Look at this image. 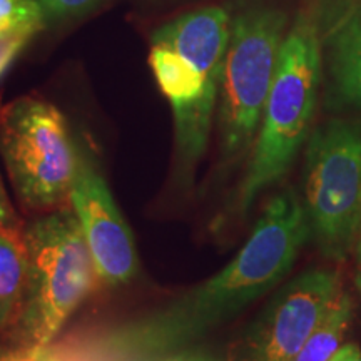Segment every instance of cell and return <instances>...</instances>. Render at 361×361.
Here are the masks:
<instances>
[{"label":"cell","instance_id":"6da1fadb","mask_svg":"<svg viewBox=\"0 0 361 361\" xmlns=\"http://www.w3.org/2000/svg\"><path fill=\"white\" fill-rule=\"evenodd\" d=\"M311 239L303 200L274 194L241 250L219 273L186 295L82 341V361H147L183 351L276 288Z\"/></svg>","mask_w":361,"mask_h":361},{"label":"cell","instance_id":"7a4b0ae2","mask_svg":"<svg viewBox=\"0 0 361 361\" xmlns=\"http://www.w3.org/2000/svg\"><path fill=\"white\" fill-rule=\"evenodd\" d=\"M231 16L218 6L186 12L151 35L149 66L174 117L178 178L191 179L218 109Z\"/></svg>","mask_w":361,"mask_h":361},{"label":"cell","instance_id":"3957f363","mask_svg":"<svg viewBox=\"0 0 361 361\" xmlns=\"http://www.w3.org/2000/svg\"><path fill=\"white\" fill-rule=\"evenodd\" d=\"M318 87V35L314 25L306 17H300L284 35L250 164L233 202L239 218L251 209L261 192L278 184L295 164L298 152L310 137Z\"/></svg>","mask_w":361,"mask_h":361},{"label":"cell","instance_id":"277c9868","mask_svg":"<svg viewBox=\"0 0 361 361\" xmlns=\"http://www.w3.org/2000/svg\"><path fill=\"white\" fill-rule=\"evenodd\" d=\"M27 286L17 323L24 345H51L97 279L72 207L35 219L24 231Z\"/></svg>","mask_w":361,"mask_h":361},{"label":"cell","instance_id":"5b68a950","mask_svg":"<svg viewBox=\"0 0 361 361\" xmlns=\"http://www.w3.org/2000/svg\"><path fill=\"white\" fill-rule=\"evenodd\" d=\"M0 157L27 209L69 204L82 151L64 114L37 97H22L0 112Z\"/></svg>","mask_w":361,"mask_h":361},{"label":"cell","instance_id":"8992f818","mask_svg":"<svg viewBox=\"0 0 361 361\" xmlns=\"http://www.w3.org/2000/svg\"><path fill=\"white\" fill-rule=\"evenodd\" d=\"M303 206L311 239L324 258L353 255L361 224V123L333 119L308 137Z\"/></svg>","mask_w":361,"mask_h":361},{"label":"cell","instance_id":"52a82bcc","mask_svg":"<svg viewBox=\"0 0 361 361\" xmlns=\"http://www.w3.org/2000/svg\"><path fill=\"white\" fill-rule=\"evenodd\" d=\"M286 19L276 8L250 7L231 22L219 87L218 126L223 164L255 144L279 61Z\"/></svg>","mask_w":361,"mask_h":361},{"label":"cell","instance_id":"ba28073f","mask_svg":"<svg viewBox=\"0 0 361 361\" xmlns=\"http://www.w3.org/2000/svg\"><path fill=\"white\" fill-rule=\"evenodd\" d=\"M343 291L340 274L313 268L298 274L269 300L247 329L243 361H293Z\"/></svg>","mask_w":361,"mask_h":361},{"label":"cell","instance_id":"9c48e42d","mask_svg":"<svg viewBox=\"0 0 361 361\" xmlns=\"http://www.w3.org/2000/svg\"><path fill=\"white\" fill-rule=\"evenodd\" d=\"M69 204L96 266L97 281L116 288L137 274V251L104 176L82 151Z\"/></svg>","mask_w":361,"mask_h":361},{"label":"cell","instance_id":"30bf717a","mask_svg":"<svg viewBox=\"0 0 361 361\" xmlns=\"http://www.w3.org/2000/svg\"><path fill=\"white\" fill-rule=\"evenodd\" d=\"M329 74L338 101L361 109V8L351 12L331 35Z\"/></svg>","mask_w":361,"mask_h":361},{"label":"cell","instance_id":"8fae6325","mask_svg":"<svg viewBox=\"0 0 361 361\" xmlns=\"http://www.w3.org/2000/svg\"><path fill=\"white\" fill-rule=\"evenodd\" d=\"M27 246L24 231L0 229V329L17 322L27 286Z\"/></svg>","mask_w":361,"mask_h":361},{"label":"cell","instance_id":"7c38bea8","mask_svg":"<svg viewBox=\"0 0 361 361\" xmlns=\"http://www.w3.org/2000/svg\"><path fill=\"white\" fill-rule=\"evenodd\" d=\"M355 305L346 291L338 295L335 305L324 316L306 340L303 348L298 351L293 361H329L331 356L343 346L346 331L353 322Z\"/></svg>","mask_w":361,"mask_h":361},{"label":"cell","instance_id":"4fadbf2b","mask_svg":"<svg viewBox=\"0 0 361 361\" xmlns=\"http://www.w3.org/2000/svg\"><path fill=\"white\" fill-rule=\"evenodd\" d=\"M45 19L37 0H0V39L32 37Z\"/></svg>","mask_w":361,"mask_h":361},{"label":"cell","instance_id":"5bb4252c","mask_svg":"<svg viewBox=\"0 0 361 361\" xmlns=\"http://www.w3.org/2000/svg\"><path fill=\"white\" fill-rule=\"evenodd\" d=\"M37 2L42 8L45 25H47L51 22H61L79 16L96 6L99 0H37Z\"/></svg>","mask_w":361,"mask_h":361},{"label":"cell","instance_id":"9a60e30c","mask_svg":"<svg viewBox=\"0 0 361 361\" xmlns=\"http://www.w3.org/2000/svg\"><path fill=\"white\" fill-rule=\"evenodd\" d=\"M0 361H75L72 355H64L49 345H22L16 350L0 353Z\"/></svg>","mask_w":361,"mask_h":361},{"label":"cell","instance_id":"2e32d148","mask_svg":"<svg viewBox=\"0 0 361 361\" xmlns=\"http://www.w3.org/2000/svg\"><path fill=\"white\" fill-rule=\"evenodd\" d=\"M30 37H16V39H0V78L4 75L16 57L22 52Z\"/></svg>","mask_w":361,"mask_h":361},{"label":"cell","instance_id":"e0dca14e","mask_svg":"<svg viewBox=\"0 0 361 361\" xmlns=\"http://www.w3.org/2000/svg\"><path fill=\"white\" fill-rule=\"evenodd\" d=\"M13 211L11 202H8L6 188H4L2 178H0V229L11 228L13 226Z\"/></svg>","mask_w":361,"mask_h":361},{"label":"cell","instance_id":"ac0fdd59","mask_svg":"<svg viewBox=\"0 0 361 361\" xmlns=\"http://www.w3.org/2000/svg\"><path fill=\"white\" fill-rule=\"evenodd\" d=\"M164 361H224L221 356L207 353V351H184V353L173 355Z\"/></svg>","mask_w":361,"mask_h":361},{"label":"cell","instance_id":"d6986e66","mask_svg":"<svg viewBox=\"0 0 361 361\" xmlns=\"http://www.w3.org/2000/svg\"><path fill=\"white\" fill-rule=\"evenodd\" d=\"M329 361H361V350L355 343H346L343 345Z\"/></svg>","mask_w":361,"mask_h":361},{"label":"cell","instance_id":"ffe728a7","mask_svg":"<svg viewBox=\"0 0 361 361\" xmlns=\"http://www.w3.org/2000/svg\"><path fill=\"white\" fill-rule=\"evenodd\" d=\"M353 258H355V273H353V281L356 291L361 296V224L358 229V236H356L355 250H353Z\"/></svg>","mask_w":361,"mask_h":361}]
</instances>
